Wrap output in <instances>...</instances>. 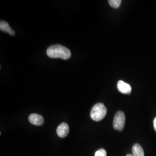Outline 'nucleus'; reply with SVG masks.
Masks as SVG:
<instances>
[{
    "label": "nucleus",
    "mask_w": 156,
    "mask_h": 156,
    "mask_svg": "<svg viewBox=\"0 0 156 156\" xmlns=\"http://www.w3.org/2000/svg\"><path fill=\"white\" fill-rule=\"evenodd\" d=\"M46 53L48 57L51 58H60L63 60H68L71 56V52L65 46L60 45L50 46L47 50Z\"/></svg>",
    "instance_id": "nucleus-1"
},
{
    "label": "nucleus",
    "mask_w": 156,
    "mask_h": 156,
    "mask_svg": "<svg viewBox=\"0 0 156 156\" xmlns=\"http://www.w3.org/2000/svg\"><path fill=\"white\" fill-rule=\"evenodd\" d=\"M107 109L105 106L102 103H98L93 107L90 116L94 121L99 122L105 117Z\"/></svg>",
    "instance_id": "nucleus-2"
},
{
    "label": "nucleus",
    "mask_w": 156,
    "mask_h": 156,
    "mask_svg": "<svg viewBox=\"0 0 156 156\" xmlns=\"http://www.w3.org/2000/svg\"><path fill=\"white\" fill-rule=\"evenodd\" d=\"M126 117L124 112L122 111H118L116 113L113 122V128L116 130L121 131H122L125 125Z\"/></svg>",
    "instance_id": "nucleus-3"
},
{
    "label": "nucleus",
    "mask_w": 156,
    "mask_h": 156,
    "mask_svg": "<svg viewBox=\"0 0 156 156\" xmlns=\"http://www.w3.org/2000/svg\"><path fill=\"white\" fill-rule=\"evenodd\" d=\"M117 89L120 93L124 94H129L132 90L131 86L123 80H119L117 82Z\"/></svg>",
    "instance_id": "nucleus-4"
},
{
    "label": "nucleus",
    "mask_w": 156,
    "mask_h": 156,
    "mask_svg": "<svg viewBox=\"0 0 156 156\" xmlns=\"http://www.w3.org/2000/svg\"><path fill=\"white\" fill-rule=\"evenodd\" d=\"M28 120L30 123L35 126H41L44 122L43 117L37 113L31 114L28 117Z\"/></svg>",
    "instance_id": "nucleus-5"
},
{
    "label": "nucleus",
    "mask_w": 156,
    "mask_h": 156,
    "mask_svg": "<svg viewBox=\"0 0 156 156\" xmlns=\"http://www.w3.org/2000/svg\"><path fill=\"white\" fill-rule=\"evenodd\" d=\"M69 133V126L67 123H62L57 128V134L60 138H64Z\"/></svg>",
    "instance_id": "nucleus-6"
},
{
    "label": "nucleus",
    "mask_w": 156,
    "mask_h": 156,
    "mask_svg": "<svg viewBox=\"0 0 156 156\" xmlns=\"http://www.w3.org/2000/svg\"><path fill=\"white\" fill-rule=\"evenodd\" d=\"M0 30L2 31H4L6 33H8L9 34L11 35H15V31L13 30H12L11 27L9 26V24L5 21H1L0 22Z\"/></svg>",
    "instance_id": "nucleus-7"
},
{
    "label": "nucleus",
    "mask_w": 156,
    "mask_h": 156,
    "mask_svg": "<svg viewBox=\"0 0 156 156\" xmlns=\"http://www.w3.org/2000/svg\"><path fill=\"white\" fill-rule=\"evenodd\" d=\"M132 151L134 156H145L143 148L138 144H136L133 146Z\"/></svg>",
    "instance_id": "nucleus-8"
},
{
    "label": "nucleus",
    "mask_w": 156,
    "mask_h": 156,
    "mask_svg": "<svg viewBox=\"0 0 156 156\" xmlns=\"http://www.w3.org/2000/svg\"><path fill=\"white\" fill-rule=\"evenodd\" d=\"M121 0H109L108 1L109 5L113 8H118L122 4Z\"/></svg>",
    "instance_id": "nucleus-9"
},
{
    "label": "nucleus",
    "mask_w": 156,
    "mask_h": 156,
    "mask_svg": "<svg viewBox=\"0 0 156 156\" xmlns=\"http://www.w3.org/2000/svg\"><path fill=\"white\" fill-rule=\"evenodd\" d=\"M95 156H106V151L104 149H100L95 153Z\"/></svg>",
    "instance_id": "nucleus-10"
},
{
    "label": "nucleus",
    "mask_w": 156,
    "mask_h": 156,
    "mask_svg": "<svg viewBox=\"0 0 156 156\" xmlns=\"http://www.w3.org/2000/svg\"><path fill=\"white\" fill-rule=\"evenodd\" d=\"M153 125H154V129L156 130V117L154 119V121H153Z\"/></svg>",
    "instance_id": "nucleus-11"
},
{
    "label": "nucleus",
    "mask_w": 156,
    "mask_h": 156,
    "mask_svg": "<svg viewBox=\"0 0 156 156\" xmlns=\"http://www.w3.org/2000/svg\"><path fill=\"white\" fill-rule=\"evenodd\" d=\"M126 156H134L133 154H127Z\"/></svg>",
    "instance_id": "nucleus-12"
}]
</instances>
